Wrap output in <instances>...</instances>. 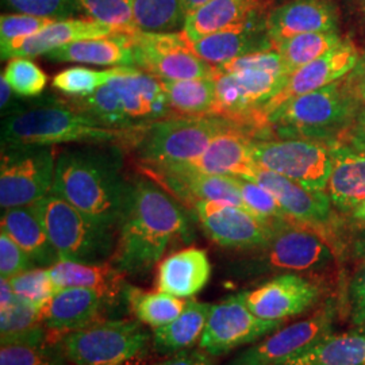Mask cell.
<instances>
[{"instance_id":"24","label":"cell","mask_w":365,"mask_h":365,"mask_svg":"<svg viewBox=\"0 0 365 365\" xmlns=\"http://www.w3.org/2000/svg\"><path fill=\"white\" fill-rule=\"evenodd\" d=\"M211 272V262L205 249H182L158 262L156 289L187 299L207 286Z\"/></svg>"},{"instance_id":"48","label":"cell","mask_w":365,"mask_h":365,"mask_svg":"<svg viewBox=\"0 0 365 365\" xmlns=\"http://www.w3.org/2000/svg\"><path fill=\"white\" fill-rule=\"evenodd\" d=\"M247 69L269 71V72L288 75L287 68L283 63L282 56L274 49L241 56L229 63L217 66V73H233V72H241Z\"/></svg>"},{"instance_id":"3","label":"cell","mask_w":365,"mask_h":365,"mask_svg":"<svg viewBox=\"0 0 365 365\" xmlns=\"http://www.w3.org/2000/svg\"><path fill=\"white\" fill-rule=\"evenodd\" d=\"M123 135L126 131L103 126L61 99L58 103L25 107L1 120V148L73 143L106 144Z\"/></svg>"},{"instance_id":"46","label":"cell","mask_w":365,"mask_h":365,"mask_svg":"<svg viewBox=\"0 0 365 365\" xmlns=\"http://www.w3.org/2000/svg\"><path fill=\"white\" fill-rule=\"evenodd\" d=\"M3 4L14 13L49 16L57 21L75 18L83 11L78 0H3Z\"/></svg>"},{"instance_id":"21","label":"cell","mask_w":365,"mask_h":365,"mask_svg":"<svg viewBox=\"0 0 365 365\" xmlns=\"http://www.w3.org/2000/svg\"><path fill=\"white\" fill-rule=\"evenodd\" d=\"M265 27L274 46L299 34L337 31L339 13L331 0H291L267 15Z\"/></svg>"},{"instance_id":"49","label":"cell","mask_w":365,"mask_h":365,"mask_svg":"<svg viewBox=\"0 0 365 365\" xmlns=\"http://www.w3.org/2000/svg\"><path fill=\"white\" fill-rule=\"evenodd\" d=\"M36 267V262L10 235L0 233V276L3 279H11Z\"/></svg>"},{"instance_id":"7","label":"cell","mask_w":365,"mask_h":365,"mask_svg":"<svg viewBox=\"0 0 365 365\" xmlns=\"http://www.w3.org/2000/svg\"><path fill=\"white\" fill-rule=\"evenodd\" d=\"M140 321H96L69 331L60 346L75 365H123L143 352L152 336Z\"/></svg>"},{"instance_id":"5","label":"cell","mask_w":365,"mask_h":365,"mask_svg":"<svg viewBox=\"0 0 365 365\" xmlns=\"http://www.w3.org/2000/svg\"><path fill=\"white\" fill-rule=\"evenodd\" d=\"M252 250L256 253L230 265L237 277L321 271L333 261L329 244L315 227L292 220L277 222L271 240Z\"/></svg>"},{"instance_id":"4","label":"cell","mask_w":365,"mask_h":365,"mask_svg":"<svg viewBox=\"0 0 365 365\" xmlns=\"http://www.w3.org/2000/svg\"><path fill=\"white\" fill-rule=\"evenodd\" d=\"M359 103L348 81H336L284 102L262 123L272 125L282 137L334 143L337 135L352 128Z\"/></svg>"},{"instance_id":"36","label":"cell","mask_w":365,"mask_h":365,"mask_svg":"<svg viewBox=\"0 0 365 365\" xmlns=\"http://www.w3.org/2000/svg\"><path fill=\"white\" fill-rule=\"evenodd\" d=\"M344 39L339 31H318L294 36L274 43V51L283 58L288 75L339 46Z\"/></svg>"},{"instance_id":"23","label":"cell","mask_w":365,"mask_h":365,"mask_svg":"<svg viewBox=\"0 0 365 365\" xmlns=\"http://www.w3.org/2000/svg\"><path fill=\"white\" fill-rule=\"evenodd\" d=\"M167 164L210 175L241 178H249L257 167L252 157V140L238 130V126L214 138L209 148L194 160Z\"/></svg>"},{"instance_id":"39","label":"cell","mask_w":365,"mask_h":365,"mask_svg":"<svg viewBox=\"0 0 365 365\" xmlns=\"http://www.w3.org/2000/svg\"><path fill=\"white\" fill-rule=\"evenodd\" d=\"M130 66H114L111 69L98 71L86 66H72L58 72L53 78V87L73 98L92 95L111 80L125 75Z\"/></svg>"},{"instance_id":"41","label":"cell","mask_w":365,"mask_h":365,"mask_svg":"<svg viewBox=\"0 0 365 365\" xmlns=\"http://www.w3.org/2000/svg\"><path fill=\"white\" fill-rule=\"evenodd\" d=\"M42 307L16 295L13 303L0 310V339H16L42 327Z\"/></svg>"},{"instance_id":"11","label":"cell","mask_w":365,"mask_h":365,"mask_svg":"<svg viewBox=\"0 0 365 365\" xmlns=\"http://www.w3.org/2000/svg\"><path fill=\"white\" fill-rule=\"evenodd\" d=\"M134 66L160 80L215 78L217 66L196 56L184 31H131Z\"/></svg>"},{"instance_id":"8","label":"cell","mask_w":365,"mask_h":365,"mask_svg":"<svg viewBox=\"0 0 365 365\" xmlns=\"http://www.w3.org/2000/svg\"><path fill=\"white\" fill-rule=\"evenodd\" d=\"M233 120L214 117H170L156 120L140 144L144 164L182 163L200 156L225 131L237 128Z\"/></svg>"},{"instance_id":"16","label":"cell","mask_w":365,"mask_h":365,"mask_svg":"<svg viewBox=\"0 0 365 365\" xmlns=\"http://www.w3.org/2000/svg\"><path fill=\"white\" fill-rule=\"evenodd\" d=\"M288 75L269 71L247 69L215 76V117L240 120L256 111L283 87Z\"/></svg>"},{"instance_id":"35","label":"cell","mask_w":365,"mask_h":365,"mask_svg":"<svg viewBox=\"0 0 365 365\" xmlns=\"http://www.w3.org/2000/svg\"><path fill=\"white\" fill-rule=\"evenodd\" d=\"M122 295L137 321L152 329L168 325L184 312L188 303V300L165 292H146L130 284L125 286Z\"/></svg>"},{"instance_id":"30","label":"cell","mask_w":365,"mask_h":365,"mask_svg":"<svg viewBox=\"0 0 365 365\" xmlns=\"http://www.w3.org/2000/svg\"><path fill=\"white\" fill-rule=\"evenodd\" d=\"M0 229L26 252L37 267L49 268L60 260L42 222L30 206L3 210Z\"/></svg>"},{"instance_id":"6","label":"cell","mask_w":365,"mask_h":365,"mask_svg":"<svg viewBox=\"0 0 365 365\" xmlns=\"http://www.w3.org/2000/svg\"><path fill=\"white\" fill-rule=\"evenodd\" d=\"M42 222L60 260L106 262L113 257L114 230L93 221L63 197L48 194L30 205Z\"/></svg>"},{"instance_id":"56","label":"cell","mask_w":365,"mask_h":365,"mask_svg":"<svg viewBox=\"0 0 365 365\" xmlns=\"http://www.w3.org/2000/svg\"><path fill=\"white\" fill-rule=\"evenodd\" d=\"M353 214L357 220L365 222V202L363 205H360L357 209L353 210Z\"/></svg>"},{"instance_id":"19","label":"cell","mask_w":365,"mask_h":365,"mask_svg":"<svg viewBox=\"0 0 365 365\" xmlns=\"http://www.w3.org/2000/svg\"><path fill=\"white\" fill-rule=\"evenodd\" d=\"M269 191L292 221L318 227L331 218V200L327 191L309 190L272 170L256 167L249 178Z\"/></svg>"},{"instance_id":"33","label":"cell","mask_w":365,"mask_h":365,"mask_svg":"<svg viewBox=\"0 0 365 365\" xmlns=\"http://www.w3.org/2000/svg\"><path fill=\"white\" fill-rule=\"evenodd\" d=\"M211 303L188 300L184 312L168 325L153 329V346L157 352L178 353L195 345L202 339L209 319Z\"/></svg>"},{"instance_id":"43","label":"cell","mask_w":365,"mask_h":365,"mask_svg":"<svg viewBox=\"0 0 365 365\" xmlns=\"http://www.w3.org/2000/svg\"><path fill=\"white\" fill-rule=\"evenodd\" d=\"M230 179L237 185L244 203L253 214H256L262 220L269 221L291 220L286 214V211L277 203L274 195L264 187H261L260 184L241 176H230Z\"/></svg>"},{"instance_id":"38","label":"cell","mask_w":365,"mask_h":365,"mask_svg":"<svg viewBox=\"0 0 365 365\" xmlns=\"http://www.w3.org/2000/svg\"><path fill=\"white\" fill-rule=\"evenodd\" d=\"M137 29L149 33H170L184 27L187 15L180 0H129Z\"/></svg>"},{"instance_id":"47","label":"cell","mask_w":365,"mask_h":365,"mask_svg":"<svg viewBox=\"0 0 365 365\" xmlns=\"http://www.w3.org/2000/svg\"><path fill=\"white\" fill-rule=\"evenodd\" d=\"M57 19L30 14H3L0 18V43L15 39L29 38L43 29L51 26Z\"/></svg>"},{"instance_id":"31","label":"cell","mask_w":365,"mask_h":365,"mask_svg":"<svg viewBox=\"0 0 365 365\" xmlns=\"http://www.w3.org/2000/svg\"><path fill=\"white\" fill-rule=\"evenodd\" d=\"M57 289L68 287L90 288L114 300L123 292L125 274L108 262H78L58 260L49 267Z\"/></svg>"},{"instance_id":"9","label":"cell","mask_w":365,"mask_h":365,"mask_svg":"<svg viewBox=\"0 0 365 365\" xmlns=\"http://www.w3.org/2000/svg\"><path fill=\"white\" fill-rule=\"evenodd\" d=\"M334 143L306 138L252 141V157L260 168L272 170L309 190L327 191Z\"/></svg>"},{"instance_id":"18","label":"cell","mask_w":365,"mask_h":365,"mask_svg":"<svg viewBox=\"0 0 365 365\" xmlns=\"http://www.w3.org/2000/svg\"><path fill=\"white\" fill-rule=\"evenodd\" d=\"M144 165L148 170H152V175L158 178L164 187L170 188L173 195L178 196L188 205H192L197 200H210L233 205L250 211L244 203L240 191L230 176L203 173L184 168L178 164Z\"/></svg>"},{"instance_id":"44","label":"cell","mask_w":365,"mask_h":365,"mask_svg":"<svg viewBox=\"0 0 365 365\" xmlns=\"http://www.w3.org/2000/svg\"><path fill=\"white\" fill-rule=\"evenodd\" d=\"M14 292L34 304L43 307L58 291L49 268L36 267L9 279Z\"/></svg>"},{"instance_id":"34","label":"cell","mask_w":365,"mask_h":365,"mask_svg":"<svg viewBox=\"0 0 365 365\" xmlns=\"http://www.w3.org/2000/svg\"><path fill=\"white\" fill-rule=\"evenodd\" d=\"M161 84L173 113H179L182 117L214 115L215 78L161 80Z\"/></svg>"},{"instance_id":"26","label":"cell","mask_w":365,"mask_h":365,"mask_svg":"<svg viewBox=\"0 0 365 365\" xmlns=\"http://www.w3.org/2000/svg\"><path fill=\"white\" fill-rule=\"evenodd\" d=\"M110 84L117 90L131 120H160L175 117L160 78L130 66L125 75L111 80Z\"/></svg>"},{"instance_id":"28","label":"cell","mask_w":365,"mask_h":365,"mask_svg":"<svg viewBox=\"0 0 365 365\" xmlns=\"http://www.w3.org/2000/svg\"><path fill=\"white\" fill-rule=\"evenodd\" d=\"M260 0H210L187 15L184 34L192 42L227 29L242 26L260 18Z\"/></svg>"},{"instance_id":"22","label":"cell","mask_w":365,"mask_h":365,"mask_svg":"<svg viewBox=\"0 0 365 365\" xmlns=\"http://www.w3.org/2000/svg\"><path fill=\"white\" fill-rule=\"evenodd\" d=\"M196 56L211 66H222L250 53L272 51L274 42L260 18L242 26L227 29L192 42Z\"/></svg>"},{"instance_id":"12","label":"cell","mask_w":365,"mask_h":365,"mask_svg":"<svg viewBox=\"0 0 365 365\" xmlns=\"http://www.w3.org/2000/svg\"><path fill=\"white\" fill-rule=\"evenodd\" d=\"M283 327L284 321H268L256 317L241 295L235 294L211 304L199 345L200 349L217 357L257 342Z\"/></svg>"},{"instance_id":"37","label":"cell","mask_w":365,"mask_h":365,"mask_svg":"<svg viewBox=\"0 0 365 365\" xmlns=\"http://www.w3.org/2000/svg\"><path fill=\"white\" fill-rule=\"evenodd\" d=\"M63 102L80 113L96 119L107 128L120 130H126L131 128L133 120L128 117L117 90L110 83L102 86L92 95L73 98Z\"/></svg>"},{"instance_id":"45","label":"cell","mask_w":365,"mask_h":365,"mask_svg":"<svg viewBox=\"0 0 365 365\" xmlns=\"http://www.w3.org/2000/svg\"><path fill=\"white\" fill-rule=\"evenodd\" d=\"M83 11L122 31H137L129 0H78Z\"/></svg>"},{"instance_id":"29","label":"cell","mask_w":365,"mask_h":365,"mask_svg":"<svg viewBox=\"0 0 365 365\" xmlns=\"http://www.w3.org/2000/svg\"><path fill=\"white\" fill-rule=\"evenodd\" d=\"M131 31H120L103 38L83 39L45 54L56 63L92 66H134Z\"/></svg>"},{"instance_id":"20","label":"cell","mask_w":365,"mask_h":365,"mask_svg":"<svg viewBox=\"0 0 365 365\" xmlns=\"http://www.w3.org/2000/svg\"><path fill=\"white\" fill-rule=\"evenodd\" d=\"M122 30L110 26L92 18H69L56 21L29 38L1 42V58L10 60L15 57L33 58L48 54L64 45L83 39L103 38L120 33Z\"/></svg>"},{"instance_id":"52","label":"cell","mask_w":365,"mask_h":365,"mask_svg":"<svg viewBox=\"0 0 365 365\" xmlns=\"http://www.w3.org/2000/svg\"><path fill=\"white\" fill-rule=\"evenodd\" d=\"M346 81L351 86L357 99L365 103V54L363 58H360L356 68L349 73V78Z\"/></svg>"},{"instance_id":"14","label":"cell","mask_w":365,"mask_h":365,"mask_svg":"<svg viewBox=\"0 0 365 365\" xmlns=\"http://www.w3.org/2000/svg\"><path fill=\"white\" fill-rule=\"evenodd\" d=\"M334 324L336 307L329 303L312 317L277 329L238 353L226 365H279L318 339L331 334Z\"/></svg>"},{"instance_id":"15","label":"cell","mask_w":365,"mask_h":365,"mask_svg":"<svg viewBox=\"0 0 365 365\" xmlns=\"http://www.w3.org/2000/svg\"><path fill=\"white\" fill-rule=\"evenodd\" d=\"M359 61L360 56L352 42L342 41L339 46L331 49L325 56L289 73L283 87L269 101L261 106L253 115V119L262 123L271 111L289 99L321 90L348 76L359 64Z\"/></svg>"},{"instance_id":"17","label":"cell","mask_w":365,"mask_h":365,"mask_svg":"<svg viewBox=\"0 0 365 365\" xmlns=\"http://www.w3.org/2000/svg\"><path fill=\"white\" fill-rule=\"evenodd\" d=\"M249 310L268 321H286L312 309L321 289L297 272L279 274L249 291L240 292Z\"/></svg>"},{"instance_id":"53","label":"cell","mask_w":365,"mask_h":365,"mask_svg":"<svg viewBox=\"0 0 365 365\" xmlns=\"http://www.w3.org/2000/svg\"><path fill=\"white\" fill-rule=\"evenodd\" d=\"M348 143L354 146L356 149L365 152V120L359 119L356 125L352 126L348 133Z\"/></svg>"},{"instance_id":"27","label":"cell","mask_w":365,"mask_h":365,"mask_svg":"<svg viewBox=\"0 0 365 365\" xmlns=\"http://www.w3.org/2000/svg\"><path fill=\"white\" fill-rule=\"evenodd\" d=\"M331 203L341 210L357 209L365 202V152L336 141L327 185Z\"/></svg>"},{"instance_id":"40","label":"cell","mask_w":365,"mask_h":365,"mask_svg":"<svg viewBox=\"0 0 365 365\" xmlns=\"http://www.w3.org/2000/svg\"><path fill=\"white\" fill-rule=\"evenodd\" d=\"M61 346L43 342H1L0 365H64Z\"/></svg>"},{"instance_id":"54","label":"cell","mask_w":365,"mask_h":365,"mask_svg":"<svg viewBox=\"0 0 365 365\" xmlns=\"http://www.w3.org/2000/svg\"><path fill=\"white\" fill-rule=\"evenodd\" d=\"M15 298H16V294L14 292L9 279L1 277V280H0V310L7 309L15 300Z\"/></svg>"},{"instance_id":"25","label":"cell","mask_w":365,"mask_h":365,"mask_svg":"<svg viewBox=\"0 0 365 365\" xmlns=\"http://www.w3.org/2000/svg\"><path fill=\"white\" fill-rule=\"evenodd\" d=\"M110 300L90 288H63L42 307V324L49 330L58 331L88 327L98 321Z\"/></svg>"},{"instance_id":"32","label":"cell","mask_w":365,"mask_h":365,"mask_svg":"<svg viewBox=\"0 0 365 365\" xmlns=\"http://www.w3.org/2000/svg\"><path fill=\"white\" fill-rule=\"evenodd\" d=\"M279 365H365V331L329 334Z\"/></svg>"},{"instance_id":"13","label":"cell","mask_w":365,"mask_h":365,"mask_svg":"<svg viewBox=\"0 0 365 365\" xmlns=\"http://www.w3.org/2000/svg\"><path fill=\"white\" fill-rule=\"evenodd\" d=\"M203 232L222 248L252 250L267 244L279 221L262 220L227 203L197 200L191 205Z\"/></svg>"},{"instance_id":"42","label":"cell","mask_w":365,"mask_h":365,"mask_svg":"<svg viewBox=\"0 0 365 365\" xmlns=\"http://www.w3.org/2000/svg\"><path fill=\"white\" fill-rule=\"evenodd\" d=\"M1 76L10 84L13 91L22 98H36L46 88L48 76L31 58H10Z\"/></svg>"},{"instance_id":"50","label":"cell","mask_w":365,"mask_h":365,"mask_svg":"<svg viewBox=\"0 0 365 365\" xmlns=\"http://www.w3.org/2000/svg\"><path fill=\"white\" fill-rule=\"evenodd\" d=\"M351 313L352 321L357 327H365V260L353 277L351 289Z\"/></svg>"},{"instance_id":"2","label":"cell","mask_w":365,"mask_h":365,"mask_svg":"<svg viewBox=\"0 0 365 365\" xmlns=\"http://www.w3.org/2000/svg\"><path fill=\"white\" fill-rule=\"evenodd\" d=\"M130 192L117 150H66L56 160L51 194L108 229L119 227Z\"/></svg>"},{"instance_id":"1","label":"cell","mask_w":365,"mask_h":365,"mask_svg":"<svg viewBox=\"0 0 365 365\" xmlns=\"http://www.w3.org/2000/svg\"><path fill=\"white\" fill-rule=\"evenodd\" d=\"M118 229L111 264L129 276L150 272L172 241L192 240L185 210L149 180L131 182L129 203Z\"/></svg>"},{"instance_id":"10","label":"cell","mask_w":365,"mask_h":365,"mask_svg":"<svg viewBox=\"0 0 365 365\" xmlns=\"http://www.w3.org/2000/svg\"><path fill=\"white\" fill-rule=\"evenodd\" d=\"M56 160L53 146L1 148V210L30 206L51 194Z\"/></svg>"},{"instance_id":"57","label":"cell","mask_w":365,"mask_h":365,"mask_svg":"<svg viewBox=\"0 0 365 365\" xmlns=\"http://www.w3.org/2000/svg\"><path fill=\"white\" fill-rule=\"evenodd\" d=\"M359 119H361V120H365V110L360 114V117H359Z\"/></svg>"},{"instance_id":"51","label":"cell","mask_w":365,"mask_h":365,"mask_svg":"<svg viewBox=\"0 0 365 365\" xmlns=\"http://www.w3.org/2000/svg\"><path fill=\"white\" fill-rule=\"evenodd\" d=\"M212 357L214 356L203 349H185L182 352L175 353L173 356L157 365H214Z\"/></svg>"},{"instance_id":"55","label":"cell","mask_w":365,"mask_h":365,"mask_svg":"<svg viewBox=\"0 0 365 365\" xmlns=\"http://www.w3.org/2000/svg\"><path fill=\"white\" fill-rule=\"evenodd\" d=\"M207 1H210V0H180L182 10H184L185 15H190V14L194 13L199 7L205 6Z\"/></svg>"}]
</instances>
